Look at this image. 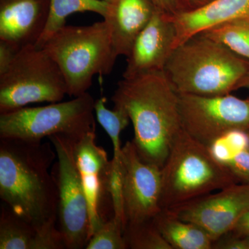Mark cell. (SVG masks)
I'll list each match as a JSON object with an SVG mask.
<instances>
[{"label":"cell","instance_id":"29","mask_svg":"<svg viewBox=\"0 0 249 249\" xmlns=\"http://www.w3.org/2000/svg\"><path fill=\"white\" fill-rule=\"evenodd\" d=\"M245 88H249V80L248 83H247V85H246Z\"/></svg>","mask_w":249,"mask_h":249},{"label":"cell","instance_id":"30","mask_svg":"<svg viewBox=\"0 0 249 249\" xmlns=\"http://www.w3.org/2000/svg\"><path fill=\"white\" fill-rule=\"evenodd\" d=\"M101 1H107V2H109V1H111V0H101Z\"/></svg>","mask_w":249,"mask_h":249},{"label":"cell","instance_id":"17","mask_svg":"<svg viewBox=\"0 0 249 249\" xmlns=\"http://www.w3.org/2000/svg\"><path fill=\"white\" fill-rule=\"evenodd\" d=\"M209 147L216 160L238 182L249 183V131H231Z\"/></svg>","mask_w":249,"mask_h":249},{"label":"cell","instance_id":"14","mask_svg":"<svg viewBox=\"0 0 249 249\" xmlns=\"http://www.w3.org/2000/svg\"><path fill=\"white\" fill-rule=\"evenodd\" d=\"M50 0H0V40L19 50L36 45L45 29Z\"/></svg>","mask_w":249,"mask_h":249},{"label":"cell","instance_id":"5","mask_svg":"<svg viewBox=\"0 0 249 249\" xmlns=\"http://www.w3.org/2000/svg\"><path fill=\"white\" fill-rule=\"evenodd\" d=\"M42 48L60 67L67 95L74 97L88 92L95 76L109 75L118 58L105 20L88 26L65 25Z\"/></svg>","mask_w":249,"mask_h":249},{"label":"cell","instance_id":"8","mask_svg":"<svg viewBox=\"0 0 249 249\" xmlns=\"http://www.w3.org/2000/svg\"><path fill=\"white\" fill-rule=\"evenodd\" d=\"M48 139L56 153L51 172L58 191L57 225L67 249H84L90 238V221L88 200L75 157L77 140L62 134Z\"/></svg>","mask_w":249,"mask_h":249},{"label":"cell","instance_id":"7","mask_svg":"<svg viewBox=\"0 0 249 249\" xmlns=\"http://www.w3.org/2000/svg\"><path fill=\"white\" fill-rule=\"evenodd\" d=\"M94 104L87 92L65 102L0 113V138L37 142L62 134L78 140L96 130Z\"/></svg>","mask_w":249,"mask_h":249},{"label":"cell","instance_id":"16","mask_svg":"<svg viewBox=\"0 0 249 249\" xmlns=\"http://www.w3.org/2000/svg\"><path fill=\"white\" fill-rule=\"evenodd\" d=\"M156 11L151 0H111L108 2L103 18L109 26L118 56L128 55L134 41Z\"/></svg>","mask_w":249,"mask_h":249},{"label":"cell","instance_id":"27","mask_svg":"<svg viewBox=\"0 0 249 249\" xmlns=\"http://www.w3.org/2000/svg\"><path fill=\"white\" fill-rule=\"evenodd\" d=\"M178 1L182 6L183 11H186L199 9L209 4L213 0H178Z\"/></svg>","mask_w":249,"mask_h":249},{"label":"cell","instance_id":"11","mask_svg":"<svg viewBox=\"0 0 249 249\" xmlns=\"http://www.w3.org/2000/svg\"><path fill=\"white\" fill-rule=\"evenodd\" d=\"M96 139V130H93L75 144L76 164L89 209L90 238L103 224L114 217L111 160L104 148L97 145Z\"/></svg>","mask_w":249,"mask_h":249},{"label":"cell","instance_id":"15","mask_svg":"<svg viewBox=\"0 0 249 249\" xmlns=\"http://www.w3.org/2000/svg\"><path fill=\"white\" fill-rule=\"evenodd\" d=\"M175 29L174 49L193 36L219 24L249 19V0H213L199 9L170 17Z\"/></svg>","mask_w":249,"mask_h":249},{"label":"cell","instance_id":"2","mask_svg":"<svg viewBox=\"0 0 249 249\" xmlns=\"http://www.w3.org/2000/svg\"><path fill=\"white\" fill-rule=\"evenodd\" d=\"M111 101L127 113L133 125L132 140L142 160L161 169L174 141L183 129L179 96L163 71L118 83Z\"/></svg>","mask_w":249,"mask_h":249},{"label":"cell","instance_id":"18","mask_svg":"<svg viewBox=\"0 0 249 249\" xmlns=\"http://www.w3.org/2000/svg\"><path fill=\"white\" fill-rule=\"evenodd\" d=\"M152 220L173 249H213L214 242L207 232L169 211L163 210Z\"/></svg>","mask_w":249,"mask_h":249},{"label":"cell","instance_id":"24","mask_svg":"<svg viewBox=\"0 0 249 249\" xmlns=\"http://www.w3.org/2000/svg\"><path fill=\"white\" fill-rule=\"evenodd\" d=\"M156 10L165 16H172L183 11L178 0H151Z\"/></svg>","mask_w":249,"mask_h":249},{"label":"cell","instance_id":"3","mask_svg":"<svg viewBox=\"0 0 249 249\" xmlns=\"http://www.w3.org/2000/svg\"><path fill=\"white\" fill-rule=\"evenodd\" d=\"M163 71L178 93L223 96L245 88L249 60L199 34L174 49Z\"/></svg>","mask_w":249,"mask_h":249},{"label":"cell","instance_id":"4","mask_svg":"<svg viewBox=\"0 0 249 249\" xmlns=\"http://www.w3.org/2000/svg\"><path fill=\"white\" fill-rule=\"evenodd\" d=\"M239 183L209 146L181 129L161 168V204L170 210Z\"/></svg>","mask_w":249,"mask_h":249},{"label":"cell","instance_id":"9","mask_svg":"<svg viewBox=\"0 0 249 249\" xmlns=\"http://www.w3.org/2000/svg\"><path fill=\"white\" fill-rule=\"evenodd\" d=\"M183 128L205 145L236 130L249 131V98L178 93Z\"/></svg>","mask_w":249,"mask_h":249},{"label":"cell","instance_id":"19","mask_svg":"<svg viewBox=\"0 0 249 249\" xmlns=\"http://www.w3.org/2000/svg\"><path fill=\"white\" fill-rule=\"evenodd\" d=\"M108 2L101 0H50L45 28L36 47L42 48L50 37L65 27L67 18L70 15L89 11L104 18Z\"/></svg>","mask_w":249,"mask_h":249},{"label":"cell","instance_id":"26","mask_svg":"<svg viewBox=\"0 0 249 249\" xmlns=\"http://www.w3.org/2000/svg\"><path fill=\"white\" fill-rule=\"evenodd\" d=\"M229 235L239 237H249V208L241 216Z\"/></svg>","mask_w":249,"mask_h":249},{"label":"cell","instance_id":"12","mask_svg":"<svg viewBox=\"0 0 249 249\" xmlns=\"http://www.w3.org/2000/svg\"><path fill=\"white\" fill-rule=\"evenodd\" d=\"M249 208V183H237L165 211L199 226L214 242L231 231Z\"/></svg>","mask_w":249,"mask_h":249},{"label":"cell","instance_id":"20","mask_svg":"<svg viewBox=\"0 0 249 249\" xmlns=\"http://www.w3.org/2000/svg\"><path fill=\"white\" fill-rule=\"evenodd\" d=\"M37 230L6 204L0 214V249H35Z\"/></svg>","mask_w":249,"mask_h":249},{"label":"cell","instance_id":"6","mask_svg":"<svg viewBox=\"0 0 249 249\" xmlns=\"http://www.w3.org/2000/svg\"><path fill=\"white\" fill-rule=\"evenodd\" d=\"M67 94L60 67L35 45L18 50L7 70L0 74V113L32 103L60 102Z\"/></svg>","mask_w":249,"mask_h":249},{"label":"cell","instance_id":"13","mask_svg":"<svg viewBox=\"0 0 249 249\" xmlns=\"http://www.w3.org/2000/svg\"><path fill=\"white\" fill-rule=\"evenodd\" d=\"M175 29L169 16L156 11L134 41L123 78L163 71L174 50Z\"/></svg>","mask_w":249,"mask_h":249},{"label":"cell","instance_id":"1","mask_svg":"<svg viewBox=\"0 0 249 249\" xmlns=\"http://www.w3.org/2000/svg\"><path fill=\"white\" fill-rule=\"evenodd\" d=\"M51 143L0 138V197L37 231L57 225L58 219V191L51 172L56 153Z\"/></svg>","mask_w":249,"mask_h":249},{"label":"cell","instance_id":"21","mask_svg":"<svg viewBox=\"0 0 249 249\" xmlns=\"http://www.w3.org/2000/svg\"><path fill=\"white\" fill-rule=\"evenodd\" d=\"M201 34L249 60V19L223 23Z\"/></svg>","mask_w":249,"mask_h":249},{"label":"cell","instance_id":"10","mask_svg":"<svg viewBox=\"0 0 249 249\" xmlns=\"http://www.w3.org/2000/svg\"><path fill=\"white\" fill-rule=\"evenodd\" d=\"M121 164L125 225L152 220L162 211L161 169L142 160L132 141L122 147Z\"/></svg>","mask_w":249,"mask_h":249},{"label":"cell","instance_id":"25","mask_svg":"<svg viewBox=\"0 0 249 249\" xmlns=\"http://www.w3.org/2000/svg\"><path fill=\"white\" fill-rule=\"evenodd\" d=\"M18 51L4 41L0 40V74L7 70Z\"/></svg>","mask_w":249,"mask_h":249},{"label":"cell","instance_id":"23","mask_svg":"<svg viewBox=\"0 0 249 249\" xmlns=\"http://www.w3.org/2000/svg\"><path fill=\"white\" fill-rule=\"evenodd\" d=\"M86 249H127L124 227L113 217L93 233Z\"/></svg>","mask_w":249,"mask_h":249},{"label":"cell","instance_id":"28","mask_svg":"<svg viewBox=\"0 0 249 249\" xmlns=\"http://www.w3.org/2000/svg\"><path fill=\"white\" fill-rule=\"evenodd\" d=\"M246 240H247V248L249 249V237H246Z\"/></svg>","mask_w":249,"mask_h":249},{"label":"cell","instance_id":"22","mask_svg":"<svg viewBox=\"0 0 249 249\" xmlns=\"http://www.w3.org/2000/svg\"><path fill=\"white\" fill-rule=\"evenodd\" d=\"M127 248L131 249H173L157 229L153 220L127 223L124 230Z\"/></svg>","mask_w":249,"mask_h":249}]
</instances>
